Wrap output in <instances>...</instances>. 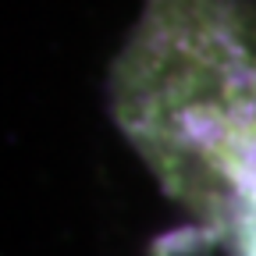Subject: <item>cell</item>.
<instances>
[{
    "instance_id": "1",
    "label": "cell",
    "mask_w": 256,
    "mask_h": 256,
    "mask_svg": "<svg viewBox=\"0 0 256 256\" xmlns=\"http://www.w3.org/2000/svg\"><path fill=\"white\" fill-rule=\"evenodd\" d=\"M107 107L220 256H256V0H142Z\"/></svg>"
}]
</instances>
